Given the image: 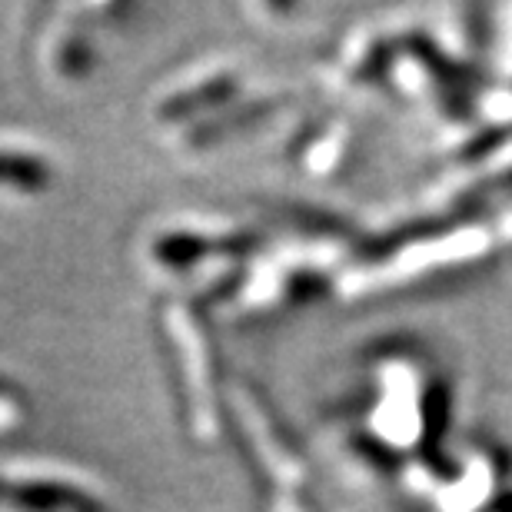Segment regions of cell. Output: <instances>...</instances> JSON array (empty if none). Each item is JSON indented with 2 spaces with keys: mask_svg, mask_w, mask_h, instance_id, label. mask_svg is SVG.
Instances as JSON below:
<instances>
[{
  "mask_svg": "<svg viewBox=\"0 0 512 512\" xmlns=\"http://www.w3.org/2000/svg\"><path fill=\"white\" fill-rule=\"evenodd\" d=\"M243 67L230 57H210L170 77L153 97V117L167 130H183L197 124L213 110L233 104L243 87Z\"/></svg>",
  "mask_w": 512,
  "mask_h": 512,
  "instance_id": "obj_5",
  "label": "cell"
},
{
  "mask_svg": "<svg viewBox=\"0 0 512 512\" xmlns=\"http://www.w3.org/2000/svg\"><path fill=\"white\" fill-rule=\"evenodd\" d=\"M24 423V406H20L17 396L10 393H0V433H10Z\"/></svg>",
  "mask_w": 512,
  "mask_h": 512,
  "instance_id": "obj_15",
  "label": "cell"
},
{
  "mask_svg": "<svg viewBox=\"0 0 512 512\" xmlns=\"http://www.w3.org/2000/svg\"><path fill=\"white\" fill-rule=\"evenodd\" d=\"M506 473L503 459L489 449H473L459 473L446 483H436L429 493H433V503L439 512H486L489 506H496L499 499V476ZM426 493V496H429Z\"/></svg>",
  "mask_w": 512,
  "mask_h": 512,
  "instance_id": "obj_10",
  "label": "cell"
},
{
  "mask_svg": "<svg viewBox=\"0 0 512 512\" xmlns=\"http://www.w3.org/2000/svg\"><path fill=\"white\" fill-rule=\"evenodd\" d=\"M230 413L237 416L240 433L247 439L253 459L276 483V493H306V486H310L306 459L286 439L280 419L263 406V399L250 386L243 383L230 386Z\"/></svg>",
  "mask_w": 512,
  "mask_h": 512,
  "instance_id": "obj_6",
  "label": "cell"
},
{
  "mask_svg": "<svg viewBox=\"0 0 512 512\" xmlns=\"http://www.w3.org/2000/svg\"><path fill=\"white\" fill-rule=\"evenodd\" d=\"M436 399V383L423 360L406 353L386 356L376 366V396L366 419L370 446L386 459L426 453L436 426Z\"/></svg>",
  "mask_w": 512,
  "mask_h": 512,
  "instance_id": "obj_2",
  "label": "cell"
},
{
  "mask_svg": "<svg viewBox=\"0 0 512 512\" xmlns=\"http://www.w3.org/2000/svg\"><path fill=\"white\" fill-rule=\"evenodd\" d=\"M350 143H353V124L333 120V124L310 143V150H306V170H310L313 177H330V173H336V167L346 160Z\"/></svg>",
  "mask_w": 512,
  "mask_h": 512,
  "instance_id": "obj_14",
  "label": "cell"
},
{
  "mask_svg": "<svg viewBox=\"0 0 512 512\" xmlns=\"http://www.w3.org/2000/svg\"><path fill=\"white\" fill-rule=\"evenodd\" d=\"M50 167L37 153L0 143V193H37L47 190Z\"/></svg>",
  "mask_w": 512,
  "mask_h": 512,
  "instance_id": "obj_13",
  "label": "cell"
},
{
  "mask_svg": "<svg viewBox=\"0 0 512 512\" xmlns=\"http://www.w3.org/2000/svg\"><path fill=\"white\" fill-rule=\"evenodd\" d=\"M389 64V54L383 50V40L373 27L356 30L353 37H346L340 50H336L333 64L323 70V80L333 94H353L366 84H373L376 70Z\"/></svg>",
  "mask_w": 512,
  "mask_h": 512,
  "instance_id": "obj_11",
  "label": "cell"
},
{
  "mask_svg": "<svg viewBox=\"0 0 512 512\" xmlns=\"http://www.w3.org/2000/svg\"><path fill=\"white\" fill-rule=\"evenodd\" d=\"M0 512H104L84 479L50 463L0 466Z\"/></svg>",
  "mask_w": 512,
  "mask_h": 512,
  "instance_id": "obj_7",
  "label": "cell"
},
{
  "mask_svg": "<svg viewBox=\"0 0 512 512\" xmlns=\"http://www.w3.org/2000/svg\"><path fill=\"white\" fill-rule=\"evenodd\" d=\"M479 110L489 127L512 124V10H503V27L493 47V77H489Z\"/></svg>",
  "mask_w": 512,
  "mask_h": 512,
  "instance_id": "obj_12",
  "label": "cell"
},
{
  "mask_svg": "<svg viewBox=\"0 0 512 512\" xmlns=\"http://www.w3.org/2000/svg\"><path fill=\"white\" fill-rule=\"evenodd\" d=\"M512 240V220L503 223H469V227L436 233L429 240L406 243L393 250L383 260L370 266H350L340 280V290L346 300H360V296H383L396 286H406L413 280H423L429 273L449 270L459 263H476L499 250Z\"/></svg>",
  "mask_w": 512,
  "mask_h": 512,
  "instance_id": "obj_1",
  "label": "cell"
},
{
  "mask_svg": "<svg viewBox=\"0 0 512 512\" xmlns=\"http://www.w3.org/2000/svg\"><path fill=\"white\" fill-rule=\"evenodd\" d=\"M270 512H316L306 493H273Z\"/></svg>",
  "mask_w": 512,
  "mask_h": 512,
  "instance_id": "obj_16",
  "label": "cell"
},
{
  "mask_svg": "<svg viewBox=\"0 0 512 512\" xmlns=\"http://www.w3.org/2000/svg\"><path fill=\"white\" fill-rule=\"evenodd\" d=\"M512 177V140L499 143L483 157L463 160L456 167H449L446 173L429 183V187L419 193L416 213L419 217H429V213H449L453 207H463L466 200H473L479 190H486V183Z\"/></svg>",
  "mask_w": 512,
  "mask_h": 512,
  "instance_id": "obj_8",
  "label": "cell"
},
{
  "mask_svg": "<svg viewBox=\"0 0 512 512\" xmlns=\"http://www.w3.org/2000/svg\"><path fill=\"white\" fill-rule=\"evenodd\" d=\"M250 233L237 227H167L153 233L143 247V263L163 280H190L220 290L223 283L237 280L247 266Z\"/></svg>",
  "mask_w": 512,
  "mask_h": 512,
  "instance_id": "obj_3",
  "label": "cell"
},
{
  "mask_svg": "<svg viewBox=\"0 0 512 512\" xmlns=\"http://www.w3.org/2000/svg\"><path fill=\"white\" fill-rule=\"evenodd\" d=\"M87 17L90 7H64L40 37V67L54 84H77L94 64Z\"/></svg>",
  "mask_w": 512,
  "mask_h": 512,
  "instance_id": "obj_9",
  "label": "cell"
},
{
  "mask_svg": "<svg viewBox=\"0 0 512 512\" xmlns=\"http://www.w3.org/2000/svg\"><path fill=\"white\" fill-rule=\"evenodd\" d=\"M163 330L170 333V343L177 350L183 389H187V409H190V429L197 443L210 446L220 439V376H217V356H213L210 330L203 316L193 310L187 300H170L163 310Z\"/></svg>",
  "mask_w": 512,
  "mask_h": 512,
  "instance_id": "obj_4",
  "label": "cell"
},
{
  "mask_svg": "<svg viewBox=\"0 0 512 512\" xmlns=\"http://www.w3.org/2000/svg\"><path fill=\"white\" fill-rule=\"evenodd\" d=\"M486 512H512V499H509V503H496V506H489Z\"/></svg>",
  "mask_w": 512,
  "mask_h": 512,
  "instance_id": "obj_17",
  "label": "cell"
}]
</instances>
